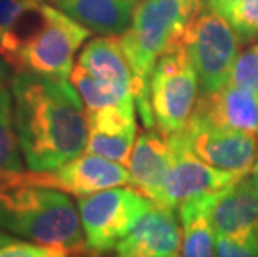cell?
Returning <instances> with one entry per match:
<instances>
[{
  "instance_id": "19",
  "label": "cell",
  "mask_w": 258,
  "mask_h": 257,
  "mask_svg": "<svg viewBox=\"0 0 258 257\" xmlns=\"http://www.w3.org/2000/svg\"><path fill=\"white\" fill-rule=\"evenodd\" d=\"M10 80L7 67L0 62V177L24 172Z\"/></svg>"
},
{
  "instance_id": "24",
  "label": "cell",
  "mask_w": 258,
  "mask_h": 257,
  "mask_svg": "<svg viewBox=\"0 0 258 257\" xmlns=\"http://www.w3.org/2000/svg\"><path fill=\"white\" fill-rule=\"evenodd\" d=\"M217 257H258V232L217 236Z\"/></svg>"
},
{
  "instance_id": "15",
  "label": "cell",
  "mask_w": 258,
  "mask_h": 257,
  "mask_svg": "<svg viewBox=\"0 0 258 257\" xmlns=\"http://www.w3.org/2000/svg\"><path fill=\"white\" fill-rule=\"evenodd\" d=\"M212 224L217 236H246L258 232V192L251 177H241L215 194Z\"/></svg>"
},
{
  "instance_id": "22",
  "label": "cell",
  "mask_w": 258,
  "mask_h": 257,
  "mask_svg": "<svg viewBox=\"0 0 258 257\" xmlns=\"http://www.w3.org/2000/svg\"><path fill=\"white\" fill-rule=\"evenodd\" d=\"M241 43H251L258 39V0H240L225 15Z\"/></svg>"
},
{
  "instance_id": "14",
  "label": "cell",
  "mask_w": 258,
  "mask_h": 257,
  "mask_svg": "<svg viewBox=\"0 0 258 257\" xmlns=\"http://www.w3.org/2000/svg\"><path fill=\"white\" fill-rule=\"evenodd\" d=\"M172 166V150L168 139L155 129H145L137 135L127 169L130 187L158 204L162 199L163 182Z\"/></svg>"
},
{
  "instance_id": "5",
  "label": "cell",
  "mask_w": 258,
  "mask_h": 257,
  "mask_svg": "<svg viewBox=\"0 0 258 257\" xmlns=\"http://www.w3.org/2000/svg\"><path fill=\"white\" fill-rule=\"evenodd\" d=\"M199 87V75L180 42L157 60L150 75L148 97L155 130L165 137L182 132L200 95Z\"/></svg>"
},
{
  "instance_id": "8",
  "label": "cell",
  "mask_w": 258,
  "mask_h": 257,
  "mask_svg": "<svg viewBox=\"0 0 258 257\" xmlns=\"http://www.w3.org/2000/svg\"><path fill=\"white\" fill-rule=\"evenodd\" d=\"M167 139L172 150V166L163 182L162 199L158 205L178 209L186 200L205 194L220 192L241 179L237 174L212 167L210 164L197 157L183 132L173 134Z\"/></svg>"
},
{
  "instance_id": "29",
  "label": "cell",
  "mask_w": 258,
  "mask_h": 257,
  "mask_svg": "<svg viewBox=\"0 0 258 257\" xmlns=\"http://www.w3.org/2000/svg\"><path fill=\"white\" fill-rule=\"evenodd\" d=\"M251 43H253V47H255V50H256V56H258V39L255 42H251Z\"/></svg>"
},
{
  "instance_id": "26",
  "label": "cell",
  "mask_w": 258,
  "mask_h": 257,
  "mask_svg": "<svg viewBox=\"0 0 258 257\" xmlns=\"http://www.w3.org/2000/svg\"><path fill=\"white\" fill-rule=\"evenodd\" d=\"M240 0H200L202 10H210L218 15H227L230 12V9H233Z\"/></svg>"
},
{
  "instance_id": "27",
  "label": "cell",
  "mask_w": 258,
  "mask_h": 257,
  "mask_svg": "<svg viewBox=\"0 0 258 257\" xmlns=\"http://www.w3.org/2000/svg\"><path fill=\"white\" fill-rule=\"evenodd\" d=\"M251 182H253L255 190L258 192V157H256V162L253 166V171H251Z\"/></svg>"
},
{
  "instance_id": "4",
  "label": "cell",
  "mask_w": 258,
  "mask_h": 257,
  "mask_svg": "<svg viewBox=\"0 0 258 257\" xmlns=\"http://www.w3.org/2000/svg\"><path fill=\"white\" fill-rule=\"evenodd\" d=\"M92 32L62 10L38 4L0 42V59L10 67L67 79L74 57Z\"/></svg>"
},
{
  "instance_id": "31",
  "label": "cell",
  "mask_w": 258,
  "mask_h": 257,
  "mask_svg": "<svg viewBox=\"0 0 258 257\" xmlns=\"http://www.w3.org/2000/svg\"><path fill=\"white\" fill-rule=\"evenodd\" d=\"M35 2H43V0H35Z\"/></svg>"
},
{
  "instance_id": "28",
  "label": "cell",
  "mask_w": 258,
  "mask_h": 257,
  "mask_svg": "<svg viewBox=\"0 0 258 257\" xmlns=\"http://www.w3.org/2000/svg\"><path fill=\"white\" fill-rule=\"evenodd\" d=\"M15 237H12L10 234H7V232H4V231H0V245L2 244H7V242H10V240H14Z\"/></svg>"
},
{
  "instance_id": "13",
  "label": "cell",
  "mask_w": 258,
  "mask_h": 257,
  "mask_svg": "<svg viewBox=\"0 0 258 257\" xmlns=\"http://www.w3.org/2000/svg\"><path fill=\"white\" fill-rule=\"evenodd\" d=\"M89 139L85 152L127 166L137 140V107L87 111Z\"/></svg>"
},
{
  "instance_id": "17",
  "label": "cell",
  "mask_w": 258,
  "mask_h": 257,
  "mask_svg": "<svg viewBox=\"0 0 258 257\" xmlns=\"http://www.w3.org/2000/svg\"><path fill=\"white\" fill-rule=\"evenodd\" d=\"M77 64L103 84L134 92V74L118 35H100L89 40Z\"/></svg>"
},
{
  "instance_id": "25",
  "label": "cell",
  "mask_w": 258,
  "mask_h": 257,
  "mask_svg": "<svg viewBox=\"0 0 258 257\" xmlns=\"http://www.w3.org/2000/svg\"><path fill=\"white\" fill-rule=\"evenodd\" d=\"M38 4L40 2L35 0H0V42L14 30L20 19Z\"/></svg>"
},
{
  "instance_id": "9",
  "label": "cell",
  "mask_w": 258,
  "mask_h": 257,
  "mask_svg": "<svg viewBox=\"0 0 258 257\" xmlns=\"http://www.w3.org/2000/svg\"><path fill=\"white\" fill-rule=\"evenodd\" d=\"M22 177L32 184L62 190L79 199L120 185L130 187V172L127 166L89 152L62 164L53 171L22 172Z\"/></svg>"
},
{
  "instance_id": "3",
  "label": "cell",
  "mask_w": 258,
  "mask_h": 257,
  "mask_svg": "<svg viewBox=\"0 0 258 257\" xmlns=\"http://www.w3.org/2000/svg\"><path fill=\"white\" fill-rule=\"evenodd\" d=\"M202 12L200 0H140L128 29L120 34L134 74V95L145 129H155L148 85L157 60L178 45L190 22Z\"/></svg>"
},
{
  "instance_id": "1",
  "label": "cell",
  "mask_w": 258,
  "mask_h": 257,
  "mask_svg": "<svg viewBox=\"0 0 258 257\" xmlns=\"http://www.w3.org/2000/svg\"><path fill=\"white\" fill-rule=\"evenodd\" d=\"M10 84L15 127L29 171H53L85 150L87 111L67 79L17 70Z\"/></svg>"
},
{
  "instance_id": "20",
  "label": "cell",
  "mask_w": 258,
  "mask_h": 257,
  "mask_svg": "<svg viewBox=\"0 0 258 257\" xmlns=\"http://www.w3.org/2000/svg\"><path fill=\"white\" fill-rule=\"evenodd\" d=\"M74 87L80 94L87 111H100L107 107H137L132 90L120 89L110 84H103L87 72L79 64L70 74Z\"/></svg>"
},
{
  "instance_id": "16",
  "label": "cell",
  "mask_w": 258,
  "mask_h": 257,
  "mask_svg": "<svg viewBox=\"0 0 258 257\" xmlns=\"http://www.w3.org/2000/svg\"><path fill=\"white\" fill-rule=\"evenodd\" d=\"M57 7L98 35H120L128 29L140 0H53Z\"/></svg>"
},
{
  "instance_id": "6",
  "label": "cell",
  "mask_w": 258,
  "mask_h": 257,
  "mask_svg": "<svg viewBox=\"0 0 258 257\" xmlns=\"http://www.w3.org/2000/svg\"><path fill=\"white\" fill-rule=\"evenodd\" d=\"M153 202L132 187H112L95 192L77 202L84 227L87 249L105 254L134 231Z\"/></svg>"
},
{
  "instance_id": "7",
  "label": "cell",
  "mask_w": 258,
  "mask_h": 257,
  "mask_svg": "<svg viewBox=\"0 0 258 257\" xmlns=\"http://www.w3.org/2000/svg\"><path fill=\"white\" fill-rule=\"evenodd\" d=\"M182 42L199 75L200 92H213L227 85L243 43L223 15L202 10L186 27Z\"/></svg>"
},
{
  "instance_id": "23",
  "label": "cell",
  "mask_w": 258,
  "mask_h": 257,
  "mask_svg": "<svg viewBox=\"0 0 258 257\" xmlns=\"http://www.w3.org/2000/svg\"><path fill=\"white\" fill-rule=\"evenodd\" d=\"M0 257H74V254L62 247L14 239L0 245Z\"/></svg>"
},
{
  "instance_id": "11",
  "label": "cell",
  "mask_w": 258,
  "mask_h": 257,
  "mask_svg": "<svg viewBox=\"0 0 258 257\" xmlns=\"http://www.w3.org/2000/svg\"><path fill=\"white\" fill-rule=\"evenodd\" d=\"M190 120L258 135V95L230 84L200 92Z\"/></svg>"
},
{
  "instance_id": "12",
  "label": "cell",
  "mask_w": 258,
  "mask_h": 257,
  "mask_svg": "<svg viewBox=\"0 0 258 257\" xmlns=\"http://www.w3.org/2000/svg\"><path fill=\"white\" fill-rule=\"evenodd\" d=\"M175 211L153 204L134 231L117 245V257H180L182 226Z\"/></svg>"
},
{
  "instance_id": "18",
  "label": "cell",
  "mask_w": 258,
  "mask_h": 257,
  "mask_svg": "<svg viewBox=\"0 0 258 257\" xmlns=\"http://www.w3.org/2000/svg\"><path fill=\"white\" fill-rule=\"evenodd\" d=\"M215 194L186 200L177 209L182 226L180 257H217V234L210 216Z\"/></svg>"
},
{
  "instance_id": "2",
  "label": "cell",
  "mask_w": 258,
  "mask_h": 257,
  "mask_svg": "<svg viewBox=\"0 0 258 257\" xmlns=\"http://www.w3.org/2000/svg\"><path fill=\"white\" fill-rule=\"evenodd\" d=\"M0 229L75 257L89 252L79 207L69 194L32 184L22 172L0 177Z\"/></svg>"
},
{
  "instance_id": "30",
  "label": "cell",
  "mask_w": 258,
  "mask_h": 257,
  "mask_svg": "<svg viewBox=\"0 0 258 257\" xmlns=\"http://www.w3.org/2000/svg\"><path fill=\"white\" fill-rule=\"evenodd\" d=\"M79 257H90V255H87V254H85V255H79Z\"/></svg>"
},
{
  "instance_id": "10",
  "label": "cell",
  "mask_w": 258,
  "mask_h": 257,
  "mask_svg": "<svg viewBox=\"0 0 258 257\" xmlns=\"http://www.w3.org/2000/svg\"><path fill=\"white\" fill-rule=\"evenodd\" d=\"M190 149L203 162L246 177L258 157V135L188 120L182 130Z\"/></svg>"
},
{
  "instance_id": "21",
  "label": "cell",
  "mask_w": 258,
  "mask_h": 257,
  "mask_svg": "<svg viewBox=\"0 0 258 257\" xmlns=\"http://www.w3.org/2000/svg\"><path fill=\"white\" fill-rule=\"evenodd\" d=\"M227 84L250 90L258 95V56L253 43H248L240 50L232 70H230Z\"/></svg>"
}]
</instances>
